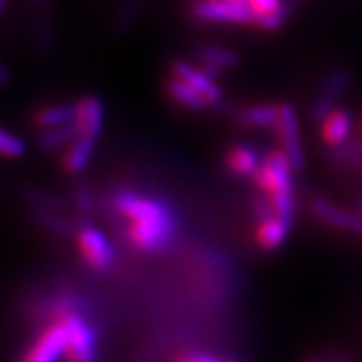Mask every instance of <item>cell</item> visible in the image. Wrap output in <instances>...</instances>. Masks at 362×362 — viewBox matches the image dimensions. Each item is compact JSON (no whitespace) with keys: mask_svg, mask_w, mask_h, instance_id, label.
Masks as SVG:
<instances>
[{"mask_svg":"<svg viewBox=\"0 0 362 362\" xmlns=\"http://www.w3.org/2000/svg\"><path fill=\"white\" fill-rule=\"evenodd\" d=\"M292 173L293 168L288 158L285 156L282 149L280 151L277 149L265 156L259 170L253 175L257 187L269 197L275 216H279L288 226H292L293 216H296Z\"/></svg>","mask_w":362,"mask_h":362,"instance_id":"cell-1","label":"cell"},{"mask_svg":"<svg viewBox=\"0 0 362 362\" xmlns=\"http://www.w3.org/2000/svg\"><path fill=\"white\" fill-rule=\"evenodd\" d=\"M66 329L67 362H96V334L78 310H69L56 317Z\"/></svg>","mask_w":362,"mask_h":362,"instance_id":"cell-2","label":"cell"},{"mask_svg":"<svg viewBox=\"0 0 362 362\" xmlns=\"http://www.w3.org/2000/svg\"><path fill=\"white\" fill-rule=\"evenodd\" d=\"M175 216H168V218L158 220L129 221L126 235L136 248L153 253L168 245L175 237Z\"/></svg>","mask_w":362,"mask_h":362,"instance_id":"cell-3","label":"cell"},{"mask_svg":"<svg viewBox=\"0 0 362 362\" xmlns=\"http://www.w3.org/2000/svg\"><path fill=\"white\" fill-rule=\"evenodd\" d=\"M115 208L128 221H143V220H158L173 216L168 205L156 200V198L144 197L128 189H121L115 194Z\"/></svg>","mask_w":362,"mask_h":362,"instance_id":"cell-4","label":"cell"},{"mask_svg":"<svg viewBox=\"0 0 362 362\" xmlns=\"http://www.w3.org/2000/svg\"><path fill=\"white\" fill-rule=\"evenodd\" d=\"M193 13L203 22L218 24H255V12L248 4L221 2V0H198L193 6Z\"/></svg>","mask_w":362,"mask_h":362,"instance_id":"cell-5","label":"cell"},{"mask_svg":"<svg viewBox=\"0 0 362 362\" xmlns=\"http://www.w3.org/2000/svg\"><path fill=\"white\" fill-rule=\"evenodd\" d=\"M275 128L279 131L282 151L288 158V161H291L293 171L304 170L305 156L304 149H302L300 129H298L297 112L291 104H280V115Z\"/></svg>","mask_w":362,"mask_h":362,"instance_id":"cell-6","label":"cell"},{"mask_svg":"<svg viewBox=\"0 0 362 362\" xmlns=\"http://www.w3.org/2000/svg\"><path fill=\"white\" fill-rule=\"evenodd\" d=\"M78 248L81 257L94 270H107L115 260V250L111 243L94 226L86 225L79 230L78 235Z\"/></svg>","mask_w":362,"mask_h":362,"instance_id":"cell-7","label":"cell"},{"mask_svg":"<svg viewBox=\"0 0 362 362\" xmlns=\"http://www.w3.org/2000/svg\"><path fill=\"white\" fill-rule=\"evenodd\" d=\"M66 329L61 322L51 324L42 330L37 341L21 362H57L66 352Z\"/></svg>","mask_w":362,"mask_h":362,"instance_id":"cell-8","label":"cell"},{"mask_svg":"<svg viewBox=\"0 0 362 362\" xmlns=\"http://www.w3.org/2000/svg\"><path fill=\"white\" fill-rule=\"evenodd\" d=\"M351 84V74L347 69H336L329 76L324 84V90L319 98L315 99L314 107H312V117L319 123L327 117L330 112L336 110L337 99L346 93Z\"/></svg>","mask_w":362,"mask_h":362,"instance_id":"cell-9","label":"cell"},{"mask_svg":"<svg viewBox=\"0 0 362 362\" xmlns=\"http://www.w3.org/2000/svg\"><path fill=\"white\" fill-rule=\"evenodd\" d=\"M173 74L175 78L185 81V83L192 86L193 89H197L210 104L220 103L221 96H223V94H221V89L214 83V79H211L202 67L198 69V67L188 64V62L185 61H176L173 64Z\"/></svg>","mask_w":362,"mask_h":362,"instance_id":"cell-10","label":"cell"},{"mask_svg":"<svg viewBox=\"0 0 362 362\" xmlns=\"http://www.w3.org/2000/svg\"><path fill=\"white\" fill-rule=\"evenodd\" d=\"M104 123V104L96 96H86L76 103V124L81 136L98 139Z\"/></svg>","mask_w":362,"mask_h":362,"instance_id":"cell-11","label":"cell"},{"mask_svg":"<svg viewBox=\"0 0 362 362\" xmlns=\"http://www.w3.org/2000/svg\"><path fill=\"white\" fill-rule=\"evenodd\" d=\"M352 131V117L347 111L334 110L322 121V138L329 146L346 143Z\"/></svg>","mask_w":362,"mask_h":362,"instance_id":"cell-12","label":"cell"},{"mask_svg":"<svg viewBox=\"0 0 362 362\" xmlns=\"http://www.w3.org/2000/svg\"><path fill=\"white\" fill-rule=\"evenodd\" d=\"M288 226L285 221H282L279 216L272 215L267 218L260 220L259 228H257V243L265 250H275L285 242L288 233Z\"/></svg>","mask_w":362,"mask_h":362,"instance_id":"cell-13","label":"cell"},{"mask_svg":"<svg viewBox=\"0 0 362 362\" xmlns=\"http://www.w3.org/2000/svg\"><path fill=\"white\" fill-rule=\"evenodd\" d=\"M94 146H96V139L89 138V136H78L74 141L71 143L69 149H67L64 156V168L69 173H79L86 168L90 156L94 153Z\"/></svg>","mask_w":362,"mask_h":362,"instance_id":"cell-14","label":"cell"},{"mask_svg":"<svg viewBox=\"0 0 362 362\" xmlns=\"http://www.w3.org/2000/svg\"><path fill=\"white\" fill-rule=\"evenodd\" d=\"M166 89H168V94L175 99L176 103H180L181 106L188 107V110L205 111L208 106H211V104L208 103L197 89H193L192 86L178 78L171 79L168 86H166Z\"/></svg>","mask_w":362,"mask_h":362,"instance_id":"cell-15","label":"cell"},{"mask_svg":"<svg viewBox=\"0 0 362 362\" xmlns=\"http://www.w3.org/2000/svg\"><path fill=\"white\" fill-rule=\"evenodd\" d=\"M280 115V104H259L252 106L242 112V124L250 126V128H270L277 126Z\"/></svg>","mask_w":362,"mask_h":362,"instance_id":"cell-16","label":"cell"},{"mask_svg":"<svg viewBox=\"0 0 362 362\" xmlns=\"http://www.w3.org/2000/svg\"><path fill=\"white\" fill-rule=\"evenodd\" d=\"M76 121V103L74 104H59V106L45 107L35 116V123L40 128L51 129L57 126L69 124Z\"/></svg>","mask_w":362,"mask_h":362,"instance_id":"cell-17","label":"cell"},{"mask_svg":"<svg viewBox=\"0 0 362 362\" xmlns=\"http://www.w3.org/2000/svg\"><path fill=\"white\" fill-rule=\"evenodd\" d=\"M260 163L259 155L248 146H237L228 153V168L238 176H253Z\"/></svg>","mask_w":362,"mask_h":362,"instance_id":"cell-18","label":"cell"},{"mask_svg":"<svg viewBox=\"0 0 362 362\" xmlns=\"http://www.w3.org/2000/svg\"><path fill=\"white\" fill-rule=\"evenodd\" d=\"M312 210H314V214L327 225L349 232L352 215L354 214H349V211L342 210V208L332 205V203L325 200H315L312 203Z\"/></svg>","mask_w":362,"mask_h":362,"instance_id":"cell-19","label":"cell"},{"mask_svg":"<svg viewBox=\"0 0 362 362\" xmlns=\"http://www.w3.org/2000/svg\"><path fill=\"white\" fill-rule=\"evenodd\" d=\"M78 136H81L78 124L69 123L57 126V128L47 129L45 133L40 136L39 146L42 149H56L61 146H66V144H71Z\"/></svg>","mask_w":362,"mask_h":362,"instance_id":"cell-20","label":"cell"},{"mask_svg":"<svg viewBox=\"0 0 362 362\" xmlns=\"http://www.w3.org/2000/svg\"><path fill=\"white\" fill-rule=\"evenodd\" d=\"M200 59L206 64L218 66L220 69H230V67L238 66L240 62L237 52L225 47H218V45H203L200 49Z\"/></svg>","mask_w":362,"mask_h":362,"instance_id":"cell-21","label":"cell"},{"mask_svg":"<svg viewBox=\"0 0 362 362\" xmlns=\"http://www.w3.org/2000/svg\"><path fill=\"white\" fill-rule=\"evenodd\" d=\"M37 220H39V223L44 226V228L51 230V232H54L56 235H69V233H72V230H74V226H72L69 220L62 218V216H59V215H54L47 210L39 211Z\"/></svg>","mask_w":362,"mask_h":362,"instance_id":"cell-22","label":"cell"},{"mask_svg":"<svg viewBox=\"0 0 362 362\" xmlns=\"http://www.w3.org/2000/svg\"><path fill=\"white\" fill-rule=\"evenodd\" d=\"M0 151L6 158L16 160V158H21L25 153V144L19 136L8 133L7 129H2L0 131Z\"/></svg>","mask_w":362,"mask_h":362,"instance_id":"cell-23","label":"cell"},{"mask_svg":"<svg viewBox=\"0 0 362 362\" xmlns=\"http://www.w3.org/2000/svg\"><path fill=\"white\" fill-rule=\"evenodd\" d=\"M248 6L255 12L257 17L269 16V13H275L287 8L282 0H248Z\"/></svg>","mask_w":362,"mask_h":362,"instance_id":"cell-24","label":"cell"},{"mask_svg":"<svg viewBox=\"0 0 362 362\" xmlns=\"http://www.w3.org/2000/svg\"><path fill=\"white\" fill-rule=\"evenodd\" d=\"M29 198L30 202L39 205L40 208H49L51 210V208L61 206V200H57L56 197H47L42 192H29Z\"/></svg>","mask_w":362,"mask_h":362,"instance_id":"cell-25","label":"cell"},{"mask_svg":"<svg viewBox=\"0 0 362 362\" xmlns=\"http://www.w3.org/2000/svg\"><path fill=\"white\" fill-rule=\"evenodd\" d=\"M76 202H78L81 214H84V215L90 214V210H93V197H90L89 189L79 188L78 194H76Z\"/></svg>","mask_w":362,"mask_h":362,"instance_id":"cell-26","label":"cell"},{"mask_svg":"<svg viewBox=\"0 0 362 362\" xmlns=\"http://www.w3.org/2000/svg\"><path fill=\"white\" fill-rule=\"evenodd\" d=\"M178 362H225L220 357L206 354V352H193V354L183 356Z\"/></svg>","mask_w":362,"mask_h":362,"instance_id":"cell-27","label":"cell"},{"mask_svg":"<svg viewBox=\"0 0 362 362\" xmlns=\"http://www.w3.org/2000/svg\"><path fill=\"white\" fill-rule=\"evenodd\" d=\"M332 361L334 362H357L356 359H352V357L346 356V354H341V352H337V354L332 356Z\"/></svg>","mask_w":362,"mask_h":362,"instance_id":"cell-28","label":"cell"},{"mask_svg":"<svg viewBox=\"0 0 362 362\" xmlns=\"http://www.w3.org/2000/svg\"><path fill=\"white\" fill-rule=\"evenodd\" d=\"M0 74H2V84H7L8 83V72H7V69L6 67H0Z\"/></svg>","mask_w":362,"mask_h":362,"instance_id":"cell-29","label":"cell"},{"mask_svg":"<svg viewBox=\"0 0 362 362\" xmlns=\"http://www.w3.org/2000/svg\"><path fill=\"white\" fill-rule=\"evenodd\" d=\"M356 214H359L362 216V200L356 203Z\"/></svg>","mask_w":362,"mask_h":362,"instance_id":"cell-30","label":"cell"},{"mask_svg":"<svg viewBox=\"0 0 362 362\" xmlns=\"http://www.w3.org/2000/svg\"><path fill=\"white\" fill-rule=\"evenodd\" d=\"M0 2H2V11H6V4H7V0H0Z\"/></svg>","mask_w":362,"mask_h":362,"instance_id":"cell-31","label":"cell"}]
</instances>
